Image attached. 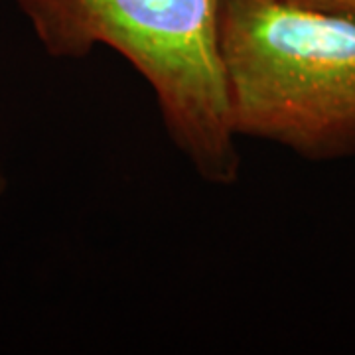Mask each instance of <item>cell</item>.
I'll list each match as a JSON object with an SVG mask.
<instances>
[{"instance_id": "1", "label": "cell", "mask_w": 355, "mask_h": 355, "mask_svg": "<svg viewBox=\"0 0 355 355\" xmlns=\"http://www.w3.org/2000/svg\"><path fill=\"white\" fill-rule=\"evenodd\" d=\"M225 0H18L44 50L79 60L105 46L153 89L164 130L193 172L231 186L241 170L221 58Z\"/></svg>"}, {"instance_id": "3", "label": "cell", "mask_w": 355, "mask_h": 355, "mask_svg": "<svg viewBox=\"0 0 355 355\" xmlns=\"http://www.w3.org/2000/svg\"><path fill=\"white\" fill-rule=\"evenodd\" d=\"M282 2L310 8V10H320V12L347 16L355 20V0H282Z\"/></svg>"}, {"instance_id": "2", "label": "cell", "mask_w": 355, "mask_h": 355, "mask_svg": "<svg viewBox=\"0 0 355 355\" xmlns=\"http://www.w3.org/2000/svg\"><path fill=\"white\" fill-rule=\"evenodd\" d=\"M221 58L237 139L310 162L355 156V20L282 0H225Z\"/></svg>"}]
</instances>
